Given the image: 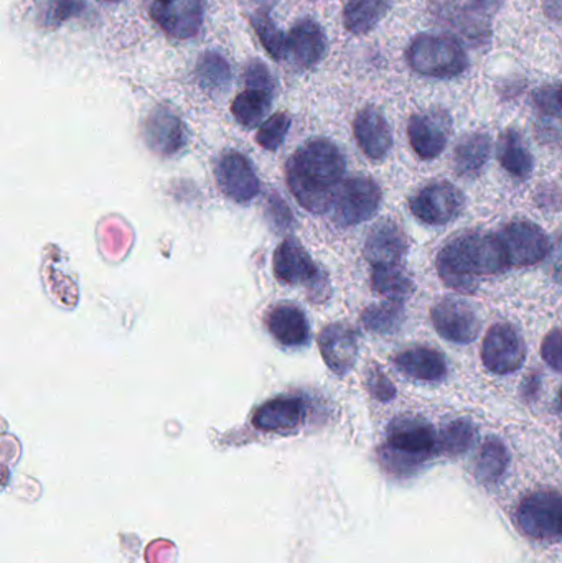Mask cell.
I'll return each mask as SVG.
<instances>
[{
    "mask_svg": "<svg viewBox=\"0 0 562 563\" xmlns=\"http://www.w3.org/2000/svg\"><path fill=\"white\" fill-rule=\"evenodd\" d=\"M340 148L327 139H313L287 162V184L300 207L313 214L332 210L345 177Z\"/></svg>",
    "mask_w": 562,
    "mask_h": 563,
    "instance_id": "6da1fadb",
    "label": "cell"
},
{
    "mask_svg": "<svg viewBox=\"0 0 562 563\" xmlns=\"http://www.w3.org/2000/svg\"><path fill=\"white\" fill-rule=\"evenodd\" d=\"M510 267L500 236L471 231L449 241L438 256L442 282L461 294H475L478 276H495Z\"/></svg>",
    "mask_w": 562,
    "mask_h": 563,
    "instance_id": "7a4b0ae2",
    "label": "cell"
},
{
    "mask_svg": "<svg viewBox=\"0 0 562 563\" xmlns=\"http://www.w3.org/2000/svg\"><path fill=\"white\" fill-rule=\"evenodd\" d=\"M439 450L434 429L418 417H398L388 427L379 456L393 472H408Z\"/></svg>",
    "mask_w": 562,
    "mask_h": 563,
    "instance_id": "3957f363",
    "label": "cell"
},
{
    "mask_svg": "<svg viewBox=\"0 0 562 563\" xmlns=\"http://www.w3.org/2000/svg\"><path fill=\"white\" fill-rule=\"evenodd\" d=\"M408 62L419 75L454 78L467 69L464 48L451 36L421 35L408 49Z\"/></svg>",
    "mask_w": 562,
    "mask_h": 563,
    "instance_id": "277c9868",
    "label": "cell"
},
{
    "mask_svg": "<svg viewBox=\"0 0 562 563\" xmlns=\"http://www.w3.org/2000/svg\"><path fill=\"white\" fill-rule=\"evenodd\" d=\"M521 531L538 541L562 539V495L551 489L531 493L518 506Z\"/></svg>",
    "mask_w": 562,
    "mask_h": 563,
    "instance_id": "5b68a950",
    "label": "cell"
},
{
    "mask_svg": "<svg viewBox=\"0 0 562 563\" xmlns=\"http://www.w3.org/2000/svg\"><path fill=\"white\" fill-rule=\"evenodd\" d=\"M382 205V190L378 184L368 177H353L343 180L335 203L333 220L339 227L349 228L365 223L375 217Z\"/></svg>",
    "mask_w": 562,
    "mask_h": 563,
    "instance_id": "8992f818",
    "label": "cell"
},
{
    "mask_svg": "<svg viewBox=\"0 0 562 563\" xmlns=\"http://www.w3.org/2000/svg\"><path fill=\"white\" fill-rule=\"evenodd\" d=\"M412 214L429 227L451 223L464 211L465 197L449 181H434L416 191L409 200Z\"/></svg>",
    "mask_w": 562,
    "mask_h": 563,
    "instance_id": "52a82bcc",
    "label": "cell"
},
{
    "mask_svg": "<svg viewBox=\"0 0 562 563\" xmlns=\"http://www.w3.org/2000/svg\"><path fill=\"white\" fill-rule=\"evenodd\" d=\"M527 360V344L520 331L510 323H497L488 330L482 346V361L491 373H517Z\"/></svg>",
    "mask_w": 562,
    "mask_h": 563,
    "instance_id": "ba28073f",
    "label": "cell"
},
{
    "mask_svg": "<svg viewBox=\"0 0 562 563\" xmlns=\"http://www.w3.org/2000/svg\"><path fill=\"white\" fill-rule=\"evenodd\" d=\"M431 318L438 333L452 343H472L481 333V317L461 298H442L432 307Z\"/></svg>",
    "mask_w": 562,
    "mask_h": 563,
    "instance_id": "9c48e42d",
    "label": "cell"
},
{
    "mask_svg": "<svg viewBox=\"0 0 562 563\" xmlns=\"http://www.w3.org/2000/svg\"><path fill=\"white\" fill-rule=\"evenodd\" d=\"M510 266L530 267L547 260L551 243L547 233L531 221H514L500 234Z\"/></svg>",
    "mask_w": 562,
    "mask_h": 563,
    "instance_id": "30bf717a",
    "label": "cell"
},
{
    "mask_svg": "<svg viewBox=\"0 0 562 563\" xmlns=\"http://www.w3.org/2000/svg\"><path fill=\"white\" fill-rule=\"evenodd\" d=\"M274 273L284 284L310 285L319 295H322L323 287H327L326 277L294 238H289L277 247L274 254Z\"/></svg>",
    "mask_w": 562,
    "mask_h": 563,
    "instance_id": "8fae6325",
    "label": "cell"
},
{
    "mask_svg": "<svg viewBox=\"0 0 562 563\" xmlns=\"http://www.w3.org/2000/svg\"><path fill=\"white\" fill-rule=\"evenodd\" d=\"M151 16L172 38L190 40L203 23V3L201 0H154Z\"/></svg>",
    "mask_w": 562,
    "mask_h": 563,
    "instance_id": "7c38bea8",
    "label": "cell"
},
{
    "mask_svg": "<svg viewBox=\"0 0 562 563\" xmlns=\"http://www.w3.org/2000/svg\"><path fill=\"white\" fill-rule=\"evenodd\" d=\"M221 191L236 203H247L260 195L261 185L253 165L240 152H224L214 167Z\"/></svg>",
    "mask_w": 562,
    "mask_h": 563,
    "instance_id": "4fadbf2b",
    "label": "cell"
},
{
    "mask_svg": "<svg viewBox=\"0 0 562 563\" xmlns=\"http://www.w3.org/2000/svg\"><path fill=\"white\" fill-rule=\"evenodd\" d=\"M449 134H451V118L448 112L434 109L409 119V142L412 151L422 161L438 158L448 145Z\"/></svg>",
    "mask_w": 562,
    "mask_h": 563,
    "instance_id": "5bb4252c",
    "label": "cell"
},
{
    "mask_svg": "<svg viewBox=\"0 0 562 563\" xmlns=\"http://www.w3.org/2000/svg\"><path fill=\"white\" fill-rule=\"evenodd\" d=\"M144 137L148 148L161 157H172L187 142L184 122L165 106H157L145 119Z\"/></svg>",
    "mask_w": 562,
    "mask_h": 563,
    "instance_id": "9a60e30c",
    "label": "cell"
},
{
    "mask_svg": "<svg viewBox=\"0 0 562 563\" xmlns=\"http://www.w3.org/2000/svg\"><path fill=\"white\" fill-rule=\"evenodd\" d=\"M326 33L319 23L310 19L296 22L286 36V56L284 59L296 69H309L326 55Z\"/></svg>",
    "mask_w": 562,
    "mask_h": 563,
    "instance_id": "2e32d148",
    "label": "cell"
},
{
    "mask_svg": "<svg viewBox=\"0 0 562 563\" xmlns=\"http://www.w3.org/2000/svg\"><path fill=\"white\" fill-rule=\"evenodd\" d=\"M320 353L327 366L345 376L359 360V334L345 323H332L323 328L319 336Z\"/></svg>",
    "mask_w": 562,
    "mask_h": 563,
    "instance_id": "e0dca14e",
    "label": "cell"
},
{
    "mask_svg": "<svg viewBox=\"0 0 562 563\" xmlns=\"http://www.w3.org/2000/svg\"><path fill=\"white\" fill-rule=\"evenodd\" d=\"M408 247L405 231L393 221H382L366 238L365 256L373 267L399 266L408 253Z\"/></svg>",
    "mask_w": 562,
    "mask_h": 563,
    "instance_id": "ac0fdd59",
    "label": "cell"
},
{
    "mask_svg": "<svg viewBox=\"0 0 562 563\" xmlns=\"http://www.w3.org/2000/svg\"><path fill=\"white\" fill-rule=\"evenodd\" d=\"M353 131H355V139L363 154L372 161H383L392 151V129L378 109H362L353 122Z\"/></svg>",
    "mask_w": 562,
    "mask_h": 563,
    "instance_id": "d6986e66",
    "label": "cell"
},
{
    "mask_svg": "<svg viewBox=\"0 0 562 563\" xmlns=\"http://www.w3.org/2000/svg\"><path fill=\"white\" fill-rule=\"evenodd\" d=\"M266 327L283 346L299 347L309 343V321L296 305L279 303L271 308L266 314Z\"/></svg>",
    "mask_w": 562,
    "mask_h": 563,
    "instance_id": "ffe728a7",
    "label": "cell"
},
{
    "mask_svg": "<svg viewBox=\"0 0 562 563\" xmlns=\"http://www.w3.org/2000/svg\"><path fill=\"white\" fill-rule=\"evenodd\" d=\"M306 407L296 397H277L254 412L253 423L264 432H289L302 423Z\"/></svg>",
    "mask_w": 562,
    "mask_h": 563,
    "instance_id": "44dd1931",
    "label": "cell"
},
{
    "mask_svg": "<svg viewBox=\"0 0 562 563\" xmlns=\"http://www.w3.org/2000/svg\"><path fill=\"white\" fill-rule=\"evenodd\" d=\"M393 363L406 376L426 383H438L448 374L444 354L432 347L418 346L401 351L393 357Z\"/></svg>",
    "mask_w": 562,
    "mask_h": 563,
    "instance_id": "7402d4cb",
    "label": "cell"
},
{
    "mask_svg": "<svg viewBox=\"0 0 562 563\" xmlns=\"http://www.w3.org/2000/svg\"><path fill=\"white\" fill-rule=\"evenodd\" d=\"M497 157L502 167L515 178L527 180L533 174V155L524 137L514 129H508L498 139Z\"/></svg>",
    "mask_w": 562,
    "mask_h": 563,
    "instance_id": "603a6c76",
    "label": "cell"
},
{
    "mask_svg": "<svg viewBox=\"0 0 562 563\" xmlns=\"http://www.w3.org/2000/svg\"><path fill=\"white\" fill-rule=\"evenodd\" d=\"M492 154V141L487 134L467 135L455 148V172L464 178H475L484 172Z\"/></svg>",
    "mask_w": 562,
    "mask_h": 563,
    "instance_id": "cb8c5ba5",
    "label": "cell"
},
{
    "mask_svg": "<svg viewBox=\"0 0 562 563\" xmlns=\"http://www.w3.org/2000/svg\"><path fill=\"white\" fill-rule=\"evenodd\" d=\"M388 0H349L343 9V23L353 35H365L388 12Z\"/></svg>",
    "mask_w": 562,
    "mask_h": 563,
    "instance_id": "d4e9b609",
    "label": "cell"
},
{
    "mask_svg": "<svg viewBox=\"0 0 562 563\" xmlns=\"http://www.w3.org/2000/svg\"><path fill=\"white\" fill-rule=\"evenodd\" d=\"M510 462L507 446L497 437H488L475 462V476L484 485H494L505 475Z\"/></svg>",
    "mask_w": 562,
    "mask_h": 563,
    "instance_id": "484cf974",
    "label": "cell"
},
{
    "mask_svg": "<svg viewBox=\"0 0 562 563\" xmlns=\"http://www.w3.org/2000/svg\"><path fill=\"white\" fill-rule=\"evenodd\" d=\"M273 96V91L244 88V91L238 95L231 104V112L244 128H256L269 112Z\"/></svg>",
    "mask_w": 562,
    "mask_h": 563,
    "instance_id": "4316f807",
    "label": "cell"
},
{
    "mask_svg": "<svg viewBox=\"0 0 562 563\" xmlns=\"http://www.w3.org/2000/svg\"><path fill=\"white\" fill-rule=\"evenodd\" d=\"M406 311L403 300L389 298L383 303L372 305L362 314V323L366 330L376 334H392L405 323Z\"/></svg>",
    "mask_w": 562,
    "mask_h": 563,
    "instance_id": "83f0119b",
    "label": "cell"
},
{
    "mask_svg": "<svg viewBox=\"0 0 562 563\" xmlns=\"http://www.w3.org/2000/svg\"><path fill=\"white\" fill-rule=\"evenodd\" d=\"M198 82L208 91H227L231 85V68L223 55L207 52L197 63Z\"/></svg>",
    "mask_w": 562,
    "mask_h": 563,
    "instance_id": "f1b7e54d",
    "label": "cell"
},
{
    "mask_svg": "<svg viewBox=\"0 0 562 563\" xmlns=\"http://www.w3.org/2000/svg\"><path fill=\"white\" fill-rule=\"evenodd\" d=\"M373 290L396 300H403L415 290V284L399 266H375L372 273Z\"/></svg>",
    "mask_w": 562,
    "mask_h": 563,
    "instance_id": "f546056e",
    "label": "cell"
},
{
    "mask_svg": "<svg viewBox=\"0 0 562 563\" xmlns=\"http://www.w3.org/2000/svg\"><path fill=\"white\" fill-rule=\"evenodd\" d=\"M475 435H477V430H475L474 423L464 419L454 420V422L448 423L439 435V452L449 456L462 455L474 445Z\"/></svg>",
    "mask_w": 562,
    "mask_h": 563,
    "instance_id": "4dcf8cb0",
    "label": "cell"
},
{
    "mask_svg": "<svg viewBox=\"0 0 562 563\" xmlns=\"http://www.w3.org/2000/svg\"><path fill=\"white\" fill-rule=\"evenodd\" d=\"M251 23H253L254 32L260 36L261 43H263L267 53L274 59H284V56H286V36L277 29L276 23L271 19L269 12L266 9L257 10L251 16Z\"/></svg>",
    "mask_w": 562,
    "mask_h": 563,
    "instance_id": "1f68e13d",
    "label": "cell"
},
{
    "mask_svg": "<svg viewBox=\"0 0 562 563\" xmlns=\"http://www.w3.org/2000/svg\"><path fill=\"white\" fill-rule=\"evenodd\" d=\"M85 10V0H42L38 9V22L42 26L56 29L68 20L82 15Z\"/></svg>",
    "mask_w": 562,
    "mask_h": 563,
    "instance_id": "d6a6232c",
    "label": "cell"
},
{
    "mask_svg": "<svg viewBox=\"0 0 562 563\" xmlns=\"http://www.w3.org/2000/svg\"><path fill=\"white\" fill-rule=\"evenodd\" d=\"M290 128V118L286 112L271 115L264 124H261L256 134L257 144L266 151H277L283 145Z\"/></svg>",
    "mask_w": 562,
    "mask_h": 563,
    "instance_id": "836d02e7",
    "label": "cell"
},
{
    "mask_svg": "<svg viewBox=\"0 0 562 563\" xmlns=\"http://www.w3.org/2000/svg\"><path fill=\"white\" fill-rule=\"evenodd\" d=\"M366 387L379 402H389L396 397V387L378 366L370 367L366 373Z\"/></svg>",
    "mask_w": 562,
    "mask_h": 563,
    "instance_id": "e575fe53",
    "label": "cell"
},
{
    "mask_svg": "<svg viewBox=\"0 0 562 563\" xmlns=\"http://www.w3.org/2000/svg\"><path fill=\"white\" fill-rule=\"evenodd\" d=\"M244 86L273 92L276 89L273 75H271L267 66L260 62V59H253V62L247 63L246 69H244Z\"/></svg>",
    "mask_w": 562,
    "mask_h": 563,
    "instance_id": "d590c367",
    "label": "cell"
},
{
    "mask_svg": "<svg viewBox=\"0 0 562 563\" xmlns=\"http://www.w3.org/2000/svg\"><path fill=\"white\" fill-rule=\"evenodd\" d=\"M541 356L548 366L562 371V328L551 331L541 344Z\"/></svg>",
    "mask_w": 562,
    "mask_h": 563,
    "instance_id": "8d00e7d4",
    "label": "cell"
},
{
    "mask_svg": "<svg viewBox=\"0 0 562 563\" xmlns=\"http://www.w3.org/2000/svg\"><path fill=\"white\" fill-rule=\"evenodd\" d=\"M535 101H537L538 108H540L541 112H544V114H548V115L560 114V111H561L560 89H553V88L541 89V91L538 92L537 98H535Z\"/></svg>",
    "mask_w": 562,
    "mask_h": 563,
    "instance_id": "74e56055",
    "label": "cell"
},
{
    "mask_svg": "<svg viewBox=\"0 0 562 563\" xmlns=\"http://www.w3.org/2000/svg\"><path fill=\"white\" fill-rule=\"evenodd\" d=\"M548 271L554 280L562 282V234L554 241L550 254H548Z\"/></svg>",
    "mask_w": 562,
    "mask_h": 563,
    "instance_id": "f35d334b",
    "label": "cell"
},
{
    "mask_svg": "<svg viewBox=\"0 0 562 563\" xmlns=\"http://www.w3.org/2000/svg\"><path fill=\"white\" fill-rule=\"evenodd\" d=\"M502 2L504 0H474V9L484 13V15H488V13L495 12Z\"/></svg>",
    "mask_w": 562,
    "mask_h": 563,
    "instance_id": "ab89813d",
    "label": "cell"
},
{
    "mask_svg": "<svg viewBox=\"0 0 562 563\" xmlns=\"http://www.w3.org/2000/svg\"><path fill=\"white\" fill-rule=\"evenodd\" d=\"M538 379H540V377H538V376L530 377V380H528V384H527V386H525V389H524L525 396H527V397L535 396V390H537L538 387H540V383H538Z\"/></svg>",
    "mask_w": 562,
    "mask_h": 563,
    "instance_id": "60d3db41",
    "label": "cell"
},
{
    "mask_svg": "<svg viewBox=\"0 0 562 563\" xmlns=\"http://www.w3.org/2000/svg\"><path fill=\"white\" fill-rule=\"evenodd\" d=\"M557 409L558 410H562V387H561V390H560V396H558Z\"/></svg>",
    "mask_w": 562,
    "mask_h": 563,
    "instance_id": "b9f144b4",
    "label": "cell"
},
{
    "mask_svg": "<svg viewBox=\"0 0 562 563\" xmlns=\"http://www.w3.org/2000/svg\"><path fill=\"white\" fill-rule=\"evenodd\" d=\"M257 2L269 3V5H273V3H276V0H257Z\"/></svg>",
    "mask_w": 562,
    "mask_h": 563,
    "instance_id": "7bdbcfd3",
    "label": "cell"
},
{
    "mask_svg": "<svg viewBox=\"0 0 562 563\" xmlns=\"http://www.w3.org/2000/svg\"><path fill=\"white\" fill-rule=\"evenodd\" d=\"M560 104H561V109H562V88L560 89Z\"/></svg>",
    "mask_w": 562,
    "mask_h": 563,
    "instance_id": "ee69618b",
    "label": "cell"
},
{
    "mask_svg": "<svg viewBox=\"0 0 562 563\" xmlns=\"http://www.w3.org/2000/svg\"><path fill=\"white\" fill-rule=\"evenodd\" d=\"M104 2H119V0H104Z\"/></svg>",
    "mask_w": 562,
    "mask_h": 563,
    "instance_id": "f6af8a7d",
    "label": "cell"
}]
</instances>
